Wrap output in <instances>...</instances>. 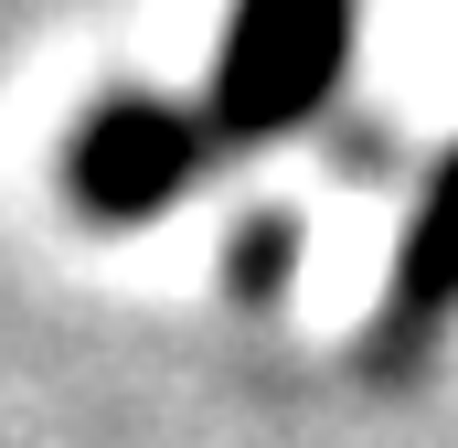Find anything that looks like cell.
I'll list each match as a JSON object with an SVG mask.
<instances>
[{
	"instance_id": "3",
	"label": "cell",
	"mask_w": 458,
	"mask_h": 448,
	"mask_svg": "<svg viewBox=\"0 0 458 448\" xmlns=\"http://www.w3.org/2000/svg\"><path fill=\"white\" fill-rule=\"evenodd\" d=\"M458 310V150L427 171L405 246H394V278H384V310H373V363H416L427 341L448 332Z\"/></svg>"
},
{
	"instance_id": "1",
	"label": "cell",
	"mask_w": 458,
	"mask_h": 448,
	"mask_svg": "<svg viewBox=\"0 0 458 448\" xmlns=\"http://www.w3.org/2000/svg\"><path fill=\"white\" fill-rule=\"evenodd\" d=\"M352 75V0H234L214 75H203V128L214 150H267L342 97Z\"/></svg>"
},
{
	"instance_id": "4",
	"label": "cell",
	"mask_w": 458,
	"mask_h": 448,
	"mask_svg": "<svg viewBox=\"0 0 458 448\" xmlns=\"http://www.w3.org/2000/svg\"><path fill=\"white\" fill-rule=\"evenodd\" d=\"M277 256H288V235L256 224V235H245V289H277Z\"/></svg>"
},
{
	"instance_id": "2",
	"label": "cell",
	"mask_w": 458,
	"mask_h": 448,
	"mask_svg": "<svg viewBox=\"0 0 458 448\" xmlns=\"http://www.w3.org/2000/svg\"><path fill=\"white\" fill-rule=\"evenodd\" d=\"M214 160L225 150H214L203 108H182V97H107V108L75 117L64 182H75V203L97 224H149V214H171Z\"/></svg>"
}]
</instances>
